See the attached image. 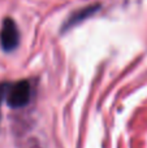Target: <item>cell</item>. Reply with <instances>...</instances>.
<instances>
[{
    "label": "cell",
    "mask_w": 147,
    "mask_h": 148,
    "mask_svg": "<svg viewBox=\"0 0 147 148\" xmlns=\"http://www.w3.org/2000/svg\"><path fill=\"white\" fill-rule=\"evenodd\" d=\"M7 103L10 108H23L31 99V86L27 81H18L10 84L7 94Z\"/></svg>",
    "instance_id": "obj_1"
},
{
    "label": "cell",
    "mask_w": 147,
    "mask_h": 148,
    "mask_svg": "<svg viewBox=\"0 0 147 148\" xmlns=\"http://www.w3.org/2000/svg\"><path fill=\"white\" fill-rule=\"evenodd\" d=\"M36 148H38V147H36Z\"/></svg>",
    "instance_id": "obj_5"
},
{
    "label": "cell",
    "mask_w": 147,
    "mask_h": 148,
    "mask_svg": "<svg viewBox=\"0 0 147 148\" xmlns=\"http://www.w3.org/2000/svg\"><path fill=\"white\" fill-rule=\"evenodd\" d=\"M99 7H100L99 4H93V5H89V7H85V8H82V9L77 10V12L72 13V14H70V17L68 18L67 22H65L64 29H65V30H68V29L73 27V26L78 25L80 22L85 21L86 18H89L90 16H93L95 12H98Z\"/></svg>",
    "instance_id": "obj_3"
},
{
    "label": "cell",
    "mask_w": 147,
    "mask_h": 148,
    "mask_svg": "<svg viewBox=\"0 0 147 148\" xmlns=\"http://www.w3.org/2000/svg\"><path fill=\"white\" fill-rule=\"evenodd\" d=\"M20 43V33L16 22L12 18L7 17L3 21L1 30H0V44L5 52H10Z\"/></svg>",
    "instance_id": "obj_2"
},
{
    "label": "cell",
    "mask_w": 147,
    "mask_h": 148,
    "mask_svg": "<svg viewBox=\"0 0 147 148\" xmlns=\"http://www.w3.org/2000/svg\"><path fill=\"white\" fill-rule=\"evenodd\" d=\"M9 86H10V83H7V82H4V83H0V107H1L3 100L7 97V94H8V90H9Z\"/></svg>",
    "instance_id": "obj_4"
}]
</instances>
